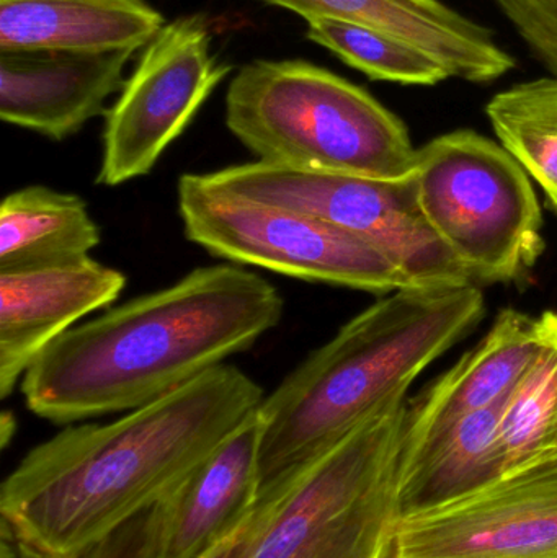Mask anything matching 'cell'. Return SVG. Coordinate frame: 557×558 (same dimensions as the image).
Here are the masks:
<instances>
[{"instance_id":"cell-1","label":"cell","mask_w":557,"mask_h":558,"mask_svg":"<svg viewBox=\"0 0 557 558\" xmlns=\"http://www.w3.org/2000/svg\"><path fill=\"white\" fill-rule=\"evenodd\" d=\"M222 364L110 423L68 425L3 481L0 513L28 558H78L179 488L264 402Z\"/></svg>"},{"instance_id":"cell-2","label":"cell","mask_w":557,"mask_h":558,"mask_svg":"<svg viewBox=\"0 0 557 558\" xmlns=\"http://www.w3.org/2000/svg\"><path fill=\"white\" fill-rule=\"evenodd\" d=\"M270 281L235 265L199 267L65 331L22 379L29 412L55 425L149 405L280 325Z\"/></svg>"},{"instance_id":"cell-3","label":"cell","mask_w":557,"mask_h":558,"mask_svg":"<svg viewBox=\"0 0 557 558\" xmlns=\"http://www.w3.org/2000/svg\"><path fill=\"white\" fill-rule=\"evenodd\" d=\"M484 314L477 284L402 288L347 322L258 407L262 492L409 392Z\"/></svg>"},{"instance_id":"cell-4","label":"cell","mask_w":557,"mask_h":558,"mask_svg":"<svg viewBox=\"0 0 557 558\" xmlns=\"http://www.w3.org/2000/svg\"><path fill=\"white\" fill-rule=\"evenodd\" d=\"M226 126L261 162L396 180L414 172L408 128L372 94L301 59L252 61L226 94Z\"/></svg>"},{"instance_id":"cell-5","label":"cell","mask_w":557,"mask_h":558,"mask_svg":"<svg viewBox=\"0 0 557 558\" xmlns=\"http://www.w3.org/2000/svg\"><path fill=\"white\" fill-rule=\"evenodd\" d=\"M408 392L268 487L251 558H388L402 518ZM262 492V494H264Z\"/></svg>"},{"instance_id":"cell-6","label":"cell","mask_w":557,"mask_h":558,"mask_svg":"<svg viewBox=\"0 0 557 558\" xmlns=\"http://www.w3.org/2000/svg\"><path fill=\"white\" fill-rule=\"evenodd\" d=\"M419 203L473 284L529 277L543 252V216L530 175L500 143L471 130L415 154Z\"/></svg>"},{"instance_id":"cell-7","label":"cell","mask_w":557,"mask_h":558,"mask_svg":"<svg viewBox=\"0 0 557 558\" xmlns=\"http://www.w3.org/2000/svg\"><path fill=\"white\" fill-rule=\"evenodd\" d=\"M177 205L185 238L213 257L375 294L412 288L373 242L294 209L219 192L202 173L180 177Z\"/></svg>"},{"instance_id":"cell-8","label":"cell","mask_w":557,"mask_h":558,"mask_svg":"<svg viewBox=\"0 0 557 558\" xmlns=\"http://www.w3.org/2000/svg\"><path fill=\"white\" fill-rule=\"evenodd\" d=\"M202 175L219 192L294 209L373 242L402 268L412 288L473 284L428 225L414 172L378 180L257 160Z\"/></svg>"},{"instance_id":"cell-9","label":"cell","mask_w":557,"mask_h":558,"mask_svg":"<svg viewBox=\"0 0 557 558\" xmlns=\"http://www.w3.org/2000/svg\"><path fill=\"white\" fill-rule=\"evenodd\" d=\"M229 72L211 52L205 16L164 26L105 114L95 183L111 189L153 172Z\"/></svg>"},{"instance_id":"cell-10","label":"cell","mask_w":557,"mask_h":558,"mask_svg":"<svg viewBox=\"0 0 557 558\" xmlns=\"http://www.w3.org/2000/svg\"><path fill=\"white\" fill-rule=\"evenodd\" d=\"M388 558H557V459L405 514Z\"/></svg>"},{"instance_id":"cell-11","label":"cell","mask_w":557,"mask_h":558,"mask_svg":"<svg viewBox=\"0 0 557 558\" xmlns=\"http://www.w3.org/2000/svg\"><path fill=\"white\" fill-rule=\"evenodd\" d=\"M261 497L255 412L169 497L128 521L137 556L202 558L244 524Z\"/></svg>"},{"instance_id":"cell-12","label":"cell","mask_w":557,"mask_h":558,"mask_svg":"<svg viewBox=\"0 0 557 558\" xmlns=\"http://www.w3.org/2000/svg\"><path fill=\"white\" fill-rule=\"evenodd\" d=\"M126 277L88 257L0 271V399L77 322L120 298Z\"/></svg>"},{"instance_id":"cell-13","label":"cell","mask_w":557,"mask_h":558,"mask_svg":"<svg viewBox=\"0 0 557 558\" xmlns=\"http://www.w3.org/2000/svg\"><path fill=\"white\" fill-rule=\"evenodd\" d=\"M136 49L0 51L3 123L64 141L107 114L108 98L124 85Z\"/></svg>"},{"instance_id":"cell-14","label":"cell","mask_w":557,"mask_h":558,"mask_svg":"<svg viewBox=\"0 0 557 558\" xmlns=\"http://www.w3.org/2000/svg\"><path fill=\"white\" fill-rule=\"evenodd\" d=\"M290 10L306 22L334 19L405 39L434 56L451 77L489 84L516 69V58L493 29L441 0H262Z\"/></svg>"},{"instance_id":"cell-15","label":"cell","mask_w":557,"mask_h":558,"mask_svg":"<svg viewBox=\"0 0 557 558\" xmlns=\"http://www.w3.org/2000/svg\"><path fill=\"white\" fill-rule=\"evenodd\" d=\"M538 350V317L499 312L483 340L408 405L402 459L464 416L496 405L516 389Z\"/></svg>"},{"instance_id":"cell-16","label":"cell","mask_w":557,"mask_h":558,"mask_svg":"<svg viewBox=\"0 0 557 558\" xmlns=\"http://www.w3.org/2000/svg\"><path fill=\"white\" fill-rule=\"evenodd\" d=\"M164 26L146 0H0V51H137Z\"/></svg>"},{"instance_id":"cell-17","label":"cell","mask_w":557,"mask_h":558,"mask_svg":"<svg viewBox=\"0 0 557 558\" xmlns=\"http://www.w3.org/2000/svg\"><path fill=\"white\" fill-rule=\"evenodd\" d=\"M507 399L464 416L402 459V517L457 500L506 474L500 423Z\"/></svg>"},{"instance_id":"cell-18","label":"cell","mask_w":557,"mask_h":558,"mask_svg":"<svg viewBox=\"0 0 557 558\" xmlns=\"http://www.w3.org/2000/svg\"><path fill=\"white\" fill-rule=\"evenodd\" d=\"M100 242V228L81 196L29 185L0 206V271L84 260Z\"/></svg>"},{"instance_id":"cell-19","label":"cell","mask_w":557,"mask_h":558,"mask_svg":"<svg viewBox=\"0 0 557 558\" xmlns=\"http://www.w3.org/2000/svg\"><path fill=\"white\" fill-rule=\"evenodd\" d=\"M506 472L557 459V312L538 317V350L504 407Z\"/></svg>"},{"instance_id":"cell-20","label":"cell","mask_w":557,"mask_h":558,"mask_svg":"<svg viewBox=\"0 0 557 558\" xmlns=\"http://www.w3.org/2000/svg\"><path fill=\"white\" fill-rule=\"evenodd\" d=\"M499 143L542 186L557 213V77H540L494 95L486 107Z\"/></svg>"},{"instance_id":"cell-21","label":"cell","mask_w":557,"mask_h":558,"mask_svg":"<svg viewBox=\"0 0 557 558\" xmlns=\"http://www.w3.org/2000/svg\"><path fill=\"white\" fill-rule=\"evenodd\" d=\"M307 38L373 81L432 87L451 77L424 49L368 26L314 19L307 22Z\"/></svg>"},{"instance_id":"cell-22","label":"cell","mask_w":557,"mask_h":558,"mask_svg":"<svg viewBox=\"0 0 557 558\" xmlns=\"http://www.w3.org/2000/svg\"><path fill=\"white\" fill-rule=\"evenodd\" d=\"M532 54L557 77V0H494Z\"/></svg>"},{"instance_id":"cell-23","label":"cell","mask_w":557,"mask_h":558,"mask_svg":"<svg viewBox=\"0 0 557 558\" xmlns=\"http://www.w3.org/2000/svg\"><path fill=\"white\" fill-rule=\"evenodd\" d=\"M268 510V494L264 492L247 520L241 527L232 534L231 537L219 544L218 547L206 554L202 558H251L255 543H257L258 534L264 526L265 517ZM78 558H133L124 549L123 544L114 536H108L107 539L92 547L90 550Z\"/></svg>"}]
</instances>
